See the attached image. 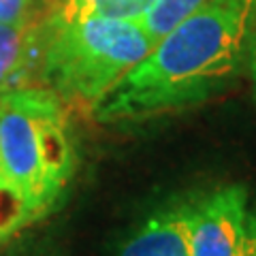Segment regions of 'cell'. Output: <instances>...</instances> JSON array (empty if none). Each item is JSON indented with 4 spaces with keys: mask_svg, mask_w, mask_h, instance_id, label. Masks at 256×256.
Segmentation results:
<instances>
[{
    "mask_svg": "<svg viewBox=\"0 0 256 256\" xmlns=\"http://www.w3.org/2000/svg\"><path fill=\"white\" fill-rule=\"evenodd\" d=\"M207 2H212V0H156L148 9V13L139 20V24L156 43L178 24L190 18L192 13L203 9Z\"/></svg>",
    "mask_w": 256,
    "mask_h": 256,
    "instance_id": "cell-8",
    "label": "cell"
},
{
    "mask_svg": "<svg viewBox=\"0 0 256 256\" xmlns=\"http://www.w3.org/2000/svg\"><path fill=\"white\" fill-rule=\"evenodd\" d=\"M36 22L0 24V94L28 86V70L34 68Z\"/></svg>",
    "mask_w": 256,
    "mask_h": 256,
    "instance_id": "cell-6",
    "label": "cell"
},
{
    "mask_svg": "<svg viewBox=\"0 0 256 256\" xmlns=\"http://www.w3.org/2000/svg\"><path fill=\"white\" fill-rule=\"evenodd\" d=\"M32 0H0V24H26L30 20Z\"/></svg>",
    "mask_w": 256,
    "mask_h": 256,
    "instance_id": "cell-10",
    "label": "cell"
},
{
    "mask_svg": "<svg viewBox=\"0 0 256 256\" xmlns=\"http://www.w3.org/2000/svg\"><path fill=\"white\" fill-rule=\"evenodd\" d=\"M192 256H242L248 235V190L228 184L188 205Z\"/></svg>",
    "mask_w": 256,
    "mask_h": 256,
    "instance_id": "cell-4",
    "label": "cell"
},
{
    "mask_svg": "<svg viewBox=\"0 0 256 256\" xmlns=\"http://www.w3.org/2000/svg\"><path fill=\"white\" fill-rule=\"evenodd\" d=\"M250 77H252V88H254V98H256V36L250 45Z\"/></svg>",
    "mask_w": 256,
    "mask_h": 256,
    "instance_id": "cell-12",
    "label": "cell"
},
{
    "mask_svg": "<svg viewBox=\"0 0 256 256\" xmlns=\"http://www.w3.org/2000/svg\"><path fill=\"white\" fill-rule=\"evenodd\" d=\"M252 0H212L154 43L98 105L100 124L141 122L222 92L248 52Z\"/></svg>",
    "mask_w": 256,
    "mask_h": 256,
    "instance_id": "cell-1",
    "label": "cell"
},
{
    "mask_svg": "<svg viewBox=\"0 0 256 256\" xmlns=\"http://www.w3.org/2000/svg\"><path fill=\"white\" fill-rule=\"evenodd\" d=\"M30 222L32 218L24 198L0 178V244Z\"/></svg>",
    "mask_w": 256,
    "mask_h": 256,
    "instance_id": "cell-9",
    "label": "cell"
},
{
    "mask_svg": "<svg viewBox=\"0 0 256 256\" xmlns=\"http://www.w3.org/2000/svg\"><path fill=\"white\" fill-rule=\"evenodd\" d=\"M118 256H192L188 205L150 216L124 242Z\"/></svg>",
    "mask_w": 256,
    "mask_h": 256,
    "instance_id": "cell-5",
    "label": "cell"
},
{
    "mask_svg": "<svg viewBox=\"0 0 256 256\" xmlns=\"http://www.w3.org/2000/svg\"><path fill=\"white\" fill-rule=\"evenodd\" d=\"M154 47L139 22L66 18L56 11L34 28V70L62 105L92 109Z\"/></svg>",
    "mask_w": 256,
    "mask_h": 256,
    "instance_id": "cell-2",
    "label": "cell"
},
{
    "mask_svg": "<svg viewBox=\"0 0 256 256\" xmlns=\"http://www.w3.org/2000/svg\"><path fill=\"white\" fill-rule=\"evenodd\" d=\"M77 166L66 111L47 88L0 94V178L24 198L32 222L66 192Z\"/></svg>",
    "mask_w": 256,
    "mask_h": 256,
    "instance_id": "cell-3",
    "label": "cell"
},
{
    "mask_svg": "<svg viewBox=\"0 0 256 256\" xmlns=\"http://www.w3.org/2000/svg\"><path fill=\"white\" fill-rule=\"evenodd\" d=\"M252 20H256V0H252Z\"/></svg>",
    "mask_w": 256,
    "mask_h": 256,
    "instance_id": "cell-13",
    "label": "cell"
},
{
    "mask_svg": "<svg viewBox=\"0 0 256 256\" xmlns=\"http://www.w3.org/2000/svg\"><path fill=\"white\" fill-rule=\"evenodd\" d=\"M156 0H62L58 13L66 18H109L139 22Z\"/></svg>",
    "mask_w": 256,
    "mask_h": 256,
    "instance_id": "cell-7",
    "label": "cell"
},
{
    "mask_svg": "<svg viewBox=\"0 0 256 256\" xmlns=\"http://www.w3.org/2000/svg\"><path fill=\"white\" fill-rule=\"evenodd\" d=\"M242 256H256V214H250V220H248V235Z\"/></svg>",
    "mask_w": 256,
    "mask_h": 256,
    "instance_id": "cell-11",
    "label": "cell"
}]
</instances>
